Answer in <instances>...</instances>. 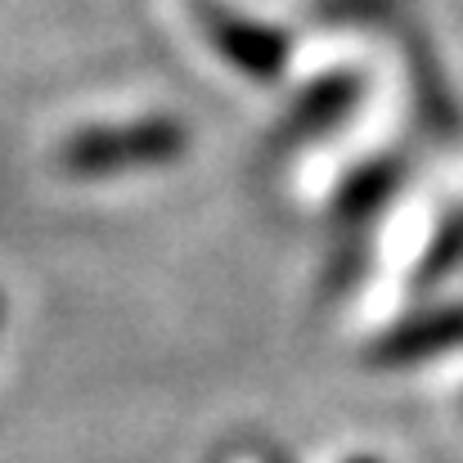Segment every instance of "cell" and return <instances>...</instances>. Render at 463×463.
<instances>
[{"instance_id":"6da1fadb","label":"cell","mask_w":463,"mask_h":463,"mask_svg":"<svg viewBox=\"0 0 463 463\" xmlns=\"http://www.w3.org/2000/svg\"><path fill=\"white\" fill-rule=\"evenodd\" d=\"M184 127L171 118H145V122H122V127H90L63 140L59 166L72 175H109V171H131V166H162L184 154Z\"/></svg>"},{"instance_id":"7a4b0ae2","label":"cell","mask_w":463,"mask_h":463,"mask_svg":"<svg viewBox=\"0 0 463 463\" xmlns=\"http://www.w3.org/2000/svg\"><path fill=\"white\" fill-rule=\"evenodd\" d=\"M198 23L207 32V41L243 72V77H257V81H275L284 72V59H288V41L261 23H248L221 5H207L198 0Z\"/></svg>"},{"instance_id":"3957f363","label":"cell","mask_w":463,"mask_h":463,"mask_svg":"<svg viewBox=\"0 0 463 463\" xmlns=\"http://www.w3.org/2000/svg\"><path fill=\"white\" fill-rule=\"evenodd\" d=\"M455 346H463V307H441L396 324L387 337L373 342L369 360L378 369H401V364H423L432 355H446Z\"/></svg>"},{"instance_id":"277c9868","label":"cell","mask_w":463,"mask_h":463,"mask_svg":"<svg viewBox=\"0 0 463 463\" xmlns=\"http://www.w3.org/2000/svg\"><path fill=\"white\" fill-rule=\"evenodd\" d=\"M355 104V81L351 77H328L302 99V113L293 118V136H315L333 122H342V113Z\"/></svg>"},{"instance_id":"5b68a950","label":"cell","mask_w":463,"mask_h":463,"mask_svg":"<svg viewBox=\"0 0 463 463\" xmlns=\"http://www.w3.org/2000/svg\"><path fill=\"white\" fill-rule=\"evenodd\" d=\"M392 189V166H373V171H360L346 189H342V198H337V212L346 216V221H360V216H369L373 212V203L383 198Z\"/></svg>"},{"instance_id":"8992f818","label":"cell","mask_w":463,"mask_h":463,"mask_svg":"<svg viewBox=\"0 0 463 463\" xmlns=\"http://www.w3.org/2000/svg\"><path fill=\"white\" fill-rule=\"evenodd\" d=\"M346 463H383V459H369V455H355V459H346Z\"/></svg>"},{"instance_id":"52a82bcc","label":"cell","mask_w":463,"mask_h":463,"mask_svg":"<svg viewBox=\"0 0 463 463\" xmlns=\"http://www.w3.org/2000/svg\"><path fill=\"white\" fill-rule=\"evenodd\" d=\"M0 315H5V302H0Z\"/></svg>"}]
</instances>
